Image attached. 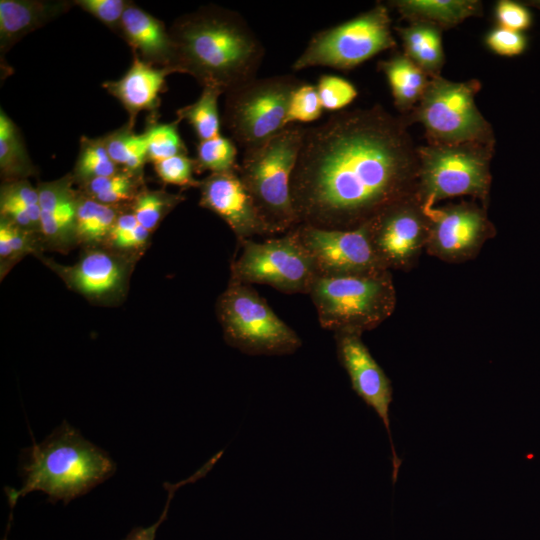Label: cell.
I'll list each match as a JSON object with an SVG mask.
<instances>
[{
    "instance_id": "obj_1",
    "label": "cell",
    "mask_w": 540,
    "mask_h": 540,
    "mask_svg": "<svg viewBox=\"0 0 540 540\" xmlns=\"http://www.w3.org/2000/svg\"><path fill=\"white\" fill-rule=\"evenodd\" d=\"M417 148L403 117L380 105L305 128L290 190L299 224L355 229L415 194Z\"/></svg>"
},
{
    "instance_id": "obj_2",
    "label": "cell",
    "mask_w": 540,
    "mask_h": 540,
    "mask_svg": "<svg viewBox=\"0 0 540 540\" xmlns=\"http://www.w3.org/2000/svg\"><path fill=\"white\" fill-rule=\"evenodd\" d=\"M177 73H186L224 93L255 78L265 49L236 11L201 6L177 18L169 28Z\"/></svg>"
},
{
    "instance_id": "obj_3",
    "label": "cell",
    "mask_w": 540,
    "mask_h": 540,
    "mask_svg": "<svg viewBox=\"0 0 540 540\" xmlns=\"http://www.w3.org/2000/svg\"><path fill=\"white\" fill-rule=\"evenodd\" d=\"M116 465L101 448L85 439L64 421L42 442L24 450L21 461L20 489L6 487L11 508L18 499L33 491L48 495L56 503L82 496L111 477Z\"/></svg>"
},
{
    "instance_id": "obj_4",
    "label": "cell",
    "mask_w": 540,
    "mask_h": 540,
    "mask_svg": "<svg viewBox=\"0 0 540 540\" xmlns=\"http://www.w3.org/2000/svg\"><path fill=\"white\" fill-rule=\"evenodd\" d=\"M305 128L288 126L262 145L244 151L237 172L271 234L298 225L290 182Z\"/></svg>"
},
{
    "instance_id": "obj_5",
    "label": "cell",
    "mask_w": 540,
    "mask_h": 540,
    "mask_svg": "<svg viewBox=\"0 0 540 540\" xmlns=\"http://www.w3.org/2000/svg\"><path fill=\"white\" fill-rule=\"evenodd\" d=\"M323 329L335 333L372 330L396 307L389 270L366 274L317 276L309 292Z\"/></svg>"
},
{
    "instance_id": "obj_6",
    "label": "cell",
    "mask_w": 540,
    "mask_h": 540,
    "mask_svg": "<svg viewBox=\"0 0 540 540\" xmlns=\"http://www.w3.org/2000/svg\"><path fill=\"white\" fill-rule=\"evenodd\" d=\"M494 145L428 143L417 148L415 196L424 209L446 198L469 195L486 202Z\"/></svg>"
},
{
    "instance_id": "obj_7",
    "label": "cell",
    "mask_w": 540,
    "mask_h": 540,
    "mask_svg": "<svg viewBox=\"0 0 540 540\" xmlns=\"http://www.w3.org/2000/svg\"><path fill=\"white\" fill-rule=\"evenodd\" d=\"M216 308L226 342L245 354L289 355L302 346L252 285L230 279Z\"/></svg>"
},
{
    "instance_id": "obj_8",
    "label": "cell",
    "mask_w": 540,
    "mask_h": 540,
    "mask_svg": "<svg viewBox=\"0 0 540 540\" xmlns=\"http://www.w3.org/2000/svg\"><path fill=\"white\" fill-rule=\"evenodd\" d=\"M480 82H454L441 76L430 78L419 103L406 123L419 122L428 143H481L494 145L492 128L475 103Z\"/></svg>"
},
{
    "instance_id": "obj_9",
    "label": "cell",
    "mask_w": 540,
    "mask_h": 540,
    "mask_svg": "<svg viewBox=\"0 0 540 540\" xmlns=\"http://www.w3.org/2000/svg\"><path fill=\"white\" fill-rule=\"evenodd\" d=\"M303 81L293 75L255 78L225 93L222 123L244 151L285 129L290 99Z\"/></svg>"
},
{
    "instance_id": "obj_10",
    "label": "cell",
    "mask_w": 540,
    "mask_h": 540,
    "mask_svg": "<svg viewBox=\"0 0 540 540\" xmlns=\"http://www.w3.org/2000/svg\"><path fill=\"white\" fill-rule=\"evenodd\" d=\"M395 45L389 11L377 4L355 18L318 31L292 69L323 66L348 71Z\"/></svg>"
},
{
    "instance_id": "obj_11",
    "label": "cell",
    "mask_w": 540,
    "mask_h": 540,
    "mask_svg": "<svg viewBox=\"0 0 540 540\" xmlns=\"http://www.w3.org/2000/svg\"><path fill=\"white\" fill-rule=\"evenodd\" d=\"M238 243L241 252L231 263L230 279L271 286L286 294H309L317 274L296 226L281 237L263 242L242 239Z\"/></svg>"
},
{
    "instance_id": "obj_12",
    "label": "cell",
    "mask_w": 540,
    "mask_h": 540,
    "mask_svg": "<svg viewBox=\"0 0 540 540\" xmlns=\"http://www.w3.org/2000/svg\"><path fill=\"white\" fill-rule=\"evenodd\" d=\"M317 276L366 274L388 270L378 258L370 237L369 222L355 229H324L296 226Z\"/></svg>"
},
{
    "instance_id": "obj_13",
    "label": "cell",
    "mask_w": 540,
    "mask_h": 540,
    "mask_svg": "<svg viewBox=\"0 0 540 540\" xmlns=\"http://www.w3.org/2000/svg\"><path fill=\"white\" fill-rule=\"evenodd\" d=\"M373 248L388 269L408 270L429 238L430 220L415 194L384 210L369 222Z\"/></svg>"
},
{
    "instance_id": "obj_14",
    "label": "cell",
    "mask_w": 540,
    "mask_h": 540,
    "mask_svg": "<svg viewBox=\"0 0 540 540\" xmlns=\"http://www.w3.org/2000/svg\"><path fill=\"white\" fill-rule=\"evenodd\" d=\"M430 220L426 250L446 262H464L473 258L494 228L483 208L462 202L424 209Z\"/></svg>"
},
{
    "instance_id": "obj_15",
    "label": "cell",
    "mask_w": 540,
    "mask_h": 540,
    "mask_svg": "<svg viewBox=\"0 0 540 540\" xmlns=\"http://www.w3.org/2000/svg\"><path fill=\"white\" fill-rule=\"evenodd\" d=\"M337 356L346 370L352 389L381 419L389 437L392 461V482L396 483L402 460L398 457L390 429L389 410L393 400L390 379L371 355L357 333H335Z\"/></svg>"
},
{
    "instance_id": "obj_16",
    "label": "cell",
    "mask_w": 540,
    "mask_h": 540,
    "mask_svg": "<svg viewBox=\"0 0 540 540\" xmlns=\"http://www.w3.org/2000/svg\"><path fill=\"white\" fill-rule=\"evenodd\" d=\"M199 205L218 215L232 229L237 240L255 235H272L244 186L237 169L210 173L200 181Z\"/></svg>"
},
{
    "instance_id": "obj_17",
    "label": "cell",
    "mask_w": 540,
    "mask_h": 540,
    "mask_svg": "<svg viewBox=\"0 0 540 540\" xmlns=\"http://www.w3.org/2000/svg\"><path fill=\"white\" fill-rule=\"evenodd\" d=\"M176 73L171 68L148 64L136 56L126 73L114 81H106L103 88L119 100L129 115L128 126L133 129L138 113H156L168 75Z\"/></svg>"
},
{
    "instance_id": "obj_18",
    "label": "cell",
    "mask_w": 540,
    "mask_h": 540,
    "mask_svg": "<svg viewBox=\"0 0 540 540\" xmlns=\"http://www.w3.org/2000/svg\"><path fill=\"white\" fill-rule=\"evenodd\" d=\"M120 36L131 46L133 55L153 66L175 69L174 46L165 24L130 2L122 21Z\"/></svg>"
},
{
    "instance_id": "obj_19",
    "label": "cell",
    "mask_w": 540,
    "mask_h": 540,
    "mask_svg": "<svg viewBox=\"0 0 540 540\" xmlns=\"http://www.w3.org/2000/svg\"><path fill=\"white\" fill-rule=\"evenodd\" d=\"M73 5L64 0H0L1 58L24 36L68 12Z\"/></svg>"
},
{
    "instance_id": "obj_20",
    "label": "cell",
    "mask_w": 540,
    "mask_h": 540,
    "mask_svg": "<svg viewBox=\"0 0 540 540\" xmlns=\"http://www.w3.org/2000/svg\"><path fill=\"white\" fill-rule=\"evenodd\" d=\"M74 177L40 183V231L50 242H64L75 236L79 194L72 188Z\"/></svg>"
},
{
    "instance_id": "obj_21",
    "label": "cell",
    "mask_w": 540,
    "mask_h": 540,
    "mask_svg": "<svg viewBox=\"0 0 540 540\" xmlns=\"http://www.w3.org/2000/svg\"><path fill=\"white\" fill-rule=\"evenodd\" d=\"M69 285L85 296L102 298L118 291L124 284L126 266L116 255L91 251L74 266L65 269Z\"/></svg>"
},
{
    "instance_id": "obj_22",
    "label": "cell",
    "mask_w": 540,
    "mask_h": 540,
    "mask_svg": "<svg viewBox=\"0 0 540 540\" xmlns=\"http://www.w3.org/2000/svg\"><path fill=\"white\" fill-rule=\"evenodd\" d=\"M390 5L410 23H428L441 30L482 15V4L476 0H398Z\"/></svg>"
},
{
    "instance_id": "obj_23",
    "label": "cell",
    "mask_w": 540,
    "mask_h": 540,
    "mask_svg": "<svg viewBox=\"0 0 540 540\" xmlns=\"http://www.w3.org/2000/svg\"><path fill=\"white\" fill-rule=\"evenodd\" d=\"M391 89L394 104L406 116L422 98L430 77L405 54H394L378 63Z\"/></svg>"
},
{
    "instance_id": "obj_24",
    "label": "cell",
    "mask_w": 540,
    "mask_h": 540,
    "mask_svg": "<svg viewBox=\"0 0 540 540\" xmlns=\"http://www.w3.org/2000/svg\"><path fill=\"white\" fill-rule=\"evenodd\" d=\"M405 51L419 68L430 78L440 76L445 57L441 29L422 22H411L408 26L397 27Z\"/></svg>"
},
{
    "instance_id": "obj_25",
    "label": "cell",
    "mask_w": 540,
    "mask_h": 540,
    "mask_svg": "<svg viewBox=\"0 0 540 540\" xmlns=\"http://www.w3.org/2000/svg\"><path fill=\"white\" fill-rule=\"evenodd\" d=\"M0 171L5 181L23 180L37 173L20 130L3 109H0Z\"/></svg>"
},
{
    "instance_id": "obj_26",
    "label": "cell",
    "mask_w": 540,
    "mask_h": 540,
    "mask_svg": "<svg viewBox=\"0 0 540 540\" xmlns=\"http://www.w3.org/2000/svg\"><path fill=\"white\" fill-rule=\"evenodd\" d=\"M121 212L119 206L106 205L84 194L79 195L75 237L84 242L108 238Z\"/></svg>"
},
{
    "instance_id": "obj_27",
    "label": "cell",
    "mask_w": 540,
    "mask_h": 540,
    "mask_svg": "<svg viewBox=\"0 0 540 540\" xmlns=\"http://www.w3.org/2000/svg\"><path fill=\"white\" fill-rule=\"evenodd\" d=\"M142 175L126 170L82 183L83 194L106 205L119 206L133 202L140 192Z\"/></svg>"
},
{
    "instance_id": "obj_28",
    "label": "cell",
    "mask_w": 540,
    "mask_h": 540,
    "mask_svg": "<svg viewBox=\"0 0 540 540\" xmlns=\"http://www.w3.org/2000/svg\"><path fill=\"white\" fill-rule=\"evenodd\" d=\"M224 92L213 86L203 87L198 99L177 110V119L186 120L193 128L199 141L220 135L221 119L218 111V98Z\"/></svg>"
},
{
    "instance_id": "obj_29",
    "label": "cell",
    "mask_w": 540,
    "mask_h": 540,
    "mask_svg": "<svg viewBox=\"0 0 540 540\" xmlns=\"http://www.w3.org/2000/svg\"><path fill=\"white\" fill-rule=\"evenodd\" d=\"M107 151L113 162L123 170L143 174L147 158L144 133L136 134L128 125L103 136Z\"/></svg>"
},
{
    "instance_id": "obj_30",
    "label": "cell",
    "mask_w": 540,
    "mask_h": 540,
    "mask_svg": "<svg viewBox=\"0 0 540 540\" xmlns=\"http://www.w3.org/2000/svg\"><path fill=\"white\" fill-rule=\"evenodd\" d=\"M122 170L111 159L104 139L82 137L80 150L73 172L74 180L81 183L91 179L113 175Z\"/></svg>"
},
{
    "instance_id": "obj_31",
    "label": "cell",
    "mask_w": 540,
    "mask_h": 540,
    "mask_svg": "<svg viewBox=\"0 0 540 540\" xmlns=\"http://www.w3.org/2000/svg\"><path fill=\"white\" fill-rule=\"evenodd\" d=\"M195 172L222 173L238 168L237 147L232 138L222 134L203 141L197 145Z\"/></svg>"
},
{
    "instance_id": "obj_32",
    "label": "cell",
    "mask_w": 540,
    "mask_h": 540,
    "mask_svg": "<svg viewBox=\"0 0 540 540\" xmlns=\"http://www.w3.org/2000/svg\"><path fill=\"white\" fill-rule=\"evenodd\" d=\"M183 195L163 190L141 189L131 203V212L148 231L154 230L164 217L182 200Z\"/></svg>"
},
{
    "instance_id": "obj_33",
    "label": "cell",
    "mask_w": 540,
    "mask_h": 540,
    "mask_svg": "<svg viewBox=\"0 0 540 540\" xmlns=\"http://www.w3.org/2000/svg\"><path fill=\"white\" fill-rule=\"evenodd\" d=\"M176 119L171 123H147L144 135L147 143V158L152 163L176 155H187L186 146L179 134Z\"/></svg>"
},
{
    "instance_id": "obj_34",
    "label": "cell",
    "mask_w": 540,
    "mask_h": 540,
    "mask_svg": "<svg viewBox=\"0 0 540 540\" xmlns=\"http://www.w3.org/2000/svg\"><path fill=\"white\" fill-rule=\"evenodd\" d=\"M323 111L316 85L302 82L292 93L285 127L291 123H310L320 118Z\"/></svg>"
},
{
    "instance_id": "obj_35",
    "label": "cell",
    "mask_w": 540,
    "mask_h": 540,
    "mask_svg": "<svg viewBox=\"0 0 540 540\" xmlns=\"http://www.w3.org/2000/svg\"><path fill=\"white\" fill-rule=\"evenodd\" d=\"M316 88L323 110L327 111H342L358 95L353 83L335 75H321Z\"/></svg>"
},
{
    "instance_id": "obj_36",
    "label": "cell",
    "mask_w": 540,
    "mask_h": 540,
    "mask_svg": "<svg viewBox=\"0 0 540 540\" xmlns=\"http://www.w3.org/2000/svg\"><path fill=\"white\" fill-rule=\"evenodd\" d=\"M158 177L167 184L197 187L200 181L193 177L195 160L187 155H176L153 163Z\"/></svg>"
},
{
    "instance_id": "obj_37",
    "label": "cell",
    "mask_w": 540,
    "mask_h": 540,
    "mask_svg": "<svg viewBox=\"0 0 540 540\" xmlns=\"http://www.w3.org/2000/svg\"><path fill=\"white\" fill-rule=\"evenodd\" d=\"M150 235V231L144 228L132 214L121 212L118 216L107 239L120 249L138 248L144 245Z\"/></svg>"
},
{
    "instance_id": "obj_38",
    "label": "cell",
    "mask_w": 540,
    "mask_h": 540,
    "mask_svg": "<svg viewBox=\"0 0 540 540\" xmlns=\"http://www.w3.org/2000/svg\"><path fill=\"white\" fill-rule=\"evenodd\" d=\"M73 3L120 35L121 21L130 1L76 0Z\"/></svg>"
},
{
    "instance_id": "obj_39",
    "label": "cell",
    "mask_w": 540,
    "mask_h": 540,
    "mask_svg": "<svg viewBox=\"0 0 540 540\" xmlns=\"http://www.w3.org/2000/svg\"><path fill=\"white\" fill-rule=\"evenodd\" d=\"M486 45L499 55L514 56L522 53L526 41L518 31L497 27L487 34Z\"/></svg>"
},
{
    "instance_id": "obj_40",
    "label": "cell",
    "mask_w": 540,
    "mask_h": 540,
    "mask_svg": "<svg viewBox=\"0 0 540 540\" xmlns=\"http://www.w3.org/2000/svg\"><path fill=\"white\" fill-rule=\"evenodd\" d=\"M207 474V470L204 467H201L195 474H193L191 477L178 482L176 484H169L164 483V487L168 492L167 501L164 507V510L160 516V518L151 526L149 527H136L132 529L129 534L125 537L124 540H155L156 532L160 524L166 519L168 508L170 505V502L174 496L175 491L181 487L184 484L195 482L199 478L205 476Z\"/></svg>"
},
{
    "instance_id": "obj_41",
    "label": "cell",
    "mask_w": 540,
    "mask_h": 540,
    "mask_svg": "<svg viewBox=\"0 0 540 540\" xmlns=\"http://www.w3.org/2000/svg\"><path fill=\"white\" fill-rule=\"evenodd\" d=\"M495 15L500 27L518 32L529 27L531 22L529 12L522 5L509 0L497 3Z\"/></svg>"
},
{
    "instance_id": "obj_42",
    "label": "cell",
    "mask_w": 540,
    "mask_h": 540,
    "mask_svg": "<svg viewBox=\"0 0 540 540\" xmlns=\"http://www.w3.org/2000/svg\"><path fill=\"white\" fill-rule=\"evenodd\" d=\"M0 256L1 259L13 256L9 222L2 217L0 222Z\"/></svg>"
},
{
    "instance_id": "obj_43",
    "label": "cell",
    "mask_w": 540,
    "mask_h": 540,
    "mask_svg": "<svg viewBox=\"0 0 540 540\" xmlns=\"http://www.w3.org/2000/svg\"><path fill=\"white\" fill-rule=\"evenodd\" d=\"M4 540H6V538H4Z\"/></svg>"
}]
</instances>
